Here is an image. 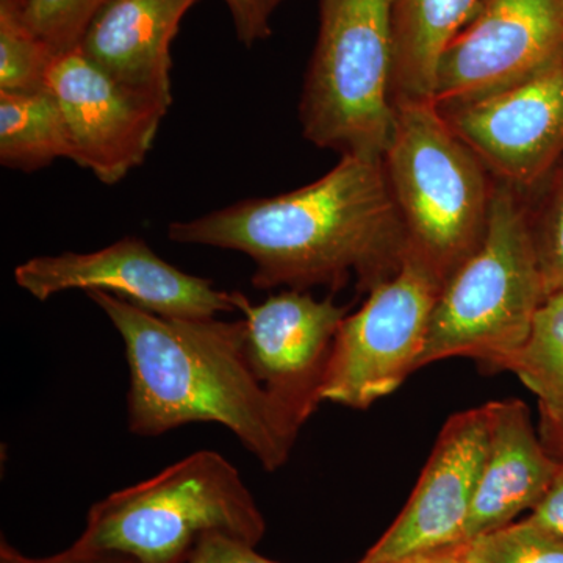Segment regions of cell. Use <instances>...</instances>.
Listing matches in <instances>:
<instances>
[{
  "label": "cell",
  "mask_w": 563,
  "mask_h": 563,
  "mask_svg": "<svg viewBox=\"0 0 563 563\" xmlns=\"http://www.w3.org/2000/svg\"><path fill=\"white\" fill-rule=\"evenodd\" d=\"M47 88L65 114L73 162L106 185L143 165L172 107L121 84L80 49L54 58Z\"/></svg>",
  "instance_id": "obj_10"
},
{
  "label": "cell",
  "mask_w": 563,
  "mask_h": 563,
  "mask_svg": "<svg viewBox=\"0 0 563 563\" xmlns=\"http://www.w3.org/2000/svg\"><path fill=\"white\" fill-rule=\"evenodd\" d=\"M265 532V517L239 470L202 450L92 504L74 543L139 563H188L211 536L257 547Z\"/></svg>",
  "instance_id": "obj_3"
},
{
  "label": "cell",
  "mask_w": 563,
  "mask_h": 563,
  "mask_svg": "<svg viewBox=\"0 0 563 563\" xmlns=\"http://www.w3.org/2000/svg\"><path fill=\"white\" fill-rule=\"evenodd\" d=\"M563 55V0H483L444 49L432 102L461 109L523 84Z\"/></svg>",
  "instance_id": "obj_8"
},
{
  "label": "cell",
  "mask_w": 563,
  "mask_h": 563,
  "mask_svg": "<svg viewBox=\"0 0 563 563\" xmlns=\"http://www.w3.org/2000/svg\"><path fill=\"white\" fill-rule=\"evenodd\" d=\"M55 57L25 22L24 0H0V91L44 90Z\"/></svg>",
  "instance_id": "obj_20"
},
{
  "label": "cell",
  "mask_w": 563,
  "mask_h": 563,
  "mask_svg": "<svg viewBox=\"0 0 563 563\" xmlns=\"http://www.w3.org/2000/svg\"><path fill=\"white\" fill-rule=\"evenodd\" d=\"M65 114L49 88L31 92L0 91V163L33 173L58 158L73 161Z\"/></svg>",
  "instance_id": "obj_17"
},
{
  "label": "cell",
  "mask_w": 563,
  "mask_h": 563,
  "mask_svg": "<svg viewBox=\"0 0 563 563\" xmlns=\"http://www.w3.org/2000/svg\"><path fill=\"white\" fill-rule=\"evenodd\" d=\"M462 548L472 563H563V539L529 517L481 533Z\"/></svg>",
  "instance_id": "obj_21"
},
{
  "label": "cell",
  "mask_w": 563,
  "mask_h": 563,
  "mask_svg": "<svg viewBox=\"0 0 563 563\" xmlns=\"http://www.w3.org/2000/svg\"><path fill=\"white\" fill-rule=\"evenodd\" d=\"M523 196L544 295L563 290V155Z\"/></svg>",
  "instance_id": "obj_19"
},
{
  "label": "cell",
  "mask_w": 563,
  "mask_h": 563,
  "mask_svg": "<svg viewBox=\"0 0 563 563\" xmlns=\"http://www.w3.org/2000/svg\"><path fill=\"white\" fill-rule=\"evenodd\" d=\"M224 3L231 13L236 38L244 46H252L272 36V22L263 16L258 0H224Z\"/></svg>",
  "instance_id": "obj_25"
},
{
  "label": "cell",
  "mask_w": 563,
  "mask_h": 563,
  "mask_svg": "<svg viewBox=\"0 0 563 563\" xmlns=\"http://www.w3.org/2000/svg\"><path fill=\"white\" fill-rule=\"evenodd\" d=\"M261 2V10L263 16H265L266 21L272 22V16L274 14V11L279 9L282 3L285 2V0H258Z\"/></svg>",
  "instance_id": "obj_29"
},
{
  "label": "cell",
  "mask_w": 563,
  "mask_h": 563,
  "mask_svg": "<svg viewBox=\"0 0 563 563\" xmlns=\"http://www.w3.org/2000/svg\"><path fill=\"white\" fill-rule=\"evenodd\" d=\"M539 433L551 457L563 463V418H540Z\"/></svg>",
  "instance_id": "obj_27"
},
{
  "label": "cell",
  "mask_w": 563,
  "mask_h": 563,
  "mask_svg": "<svg viewBox=\"0 0 563 563\" xmlns=\"http://www.w3.org/2000/svg\"><path fill=\"white\" fill-rule=\"evenodd\" d=\"M0 563H139L129 555L117 551L88 550V548L70 544L62 553L47 555V558H31L11 547L2 537L0 542Z\"/></svg>",
  "instance_id": "obj_23"
},
{
  "label": "cell",
  "mask_w": 563,
  "mask_h": 563,
  "mask_svg": "<svg viewBox=\"0 0 563 563\" xmlns=\"http://www.w3.org/2000/svg\"><path fill=\"white\" fill-rule=\"evenodd\" d=\"M488 406L490 442L474 493L465 542L514 523L526 510L532 512L550 490L561 466L533 429L525 402L504 399Z\"/></svg>",
  "instance_id": "obj_14"
},
{
  "label": "cell",
  "mask_w": 563,
  "mask_h": 563,
  "mask_svg": "<svg viewBox=\"0 0 563 563\" xmlns=\"http://www.w3.org/2000/svg\"><path fill=\"white\" fill-rule=\"evenodd\" d=\"M444 280L407 250L398 272L369 290L336 332L320 401L365 410L417 372Z\"/></svg>",
  "instance_id": "obj_7"
},
{
  "label": "cell",
  "mask_w": 563,
  "mask_h": 563,
  "mask_svg": "<svg viewBox=\"0 0 563 563\" xmlns=\"http://www.w3.org/2000/svg\"><path fill=\"white\" fill-rule=\"evenodd\" d=\"M87 296L124 343L129 431L151 439L190 422H218L266 472L287 463L302 422L252 372L243 320L168 318L110 292Z\"/></svg>",
  "instance_id": "obj_2"
},
{
  "label": "cell",
  "mask_w": 563,
  "mask_h": 563,
  "mask_svg": "<svg viewBox=\"0 0 563 563\" xmlns=\"http://www.w3.org/2000/svg\"><path fill=\"white\" fill-rule=\"evenodd\" d=\"M442 113L496 180L529 191L563 155V55L501 95Z\"/></svg>",
  "instance_id": "obj_12"
},
{
  "label": "cell",
  "mask_w": 563,
  "mask_h": 563,
  "mask_svg": "<svg viewBox=\"0 0 563 563\" xmlns=\"http://www.w3.org/2000/svg\"><path fill=\"white\" fill-rule=\"evenodd\" d=\"M385 172L407 250L444 280L484 242L496 179L432 101H399Z\"/></svg>",
  "instance_id": "obj_5"
},
{
  "label": "cell",
  "mask_w": 563,
  "mask_h": 563,
  "mask_svg": "<svg viewBox=\"0 0 563 563\" xmlns=\"http://www.w3.org/2000/svg\"><path fill=\"white\" fill-rule=\"evenodd\" d=\"M174 243L242 252L258 290L342 288L361 291L398 272L407 233L384 158L342 155L312 184L269 198H251L190 221L172 222Z\"/></svg>",
  "instance_id": "obj_1"
},
{
  "label": "cell",
  "mask_w": 563,
  "mask_h": 563,
  "mask_svg": "<svg viewBox=\"0 0 563 563\" xmlns=\"http://www.w3.org/2000/svg\"><path fill=\"white\" fill-rule=\"evenodd\" d=\"M462 544L443 548V550L431 551V553L413 555L398 563H472L463 553Z\"/></svg>",
  "instance_id": "obj_28"
},
{
  "label": "cell",
  "mask_w": 563,
  "mask_h": 563,
  "mask_svg": "<svg viewBox=\"0 0 563 563\" xmlns=\"http://www.w3.org/2000/svg\"><path fill=\"white\" fill-rule=\"evenodd\" d=\"M109 0H24L29 27L54 55L79 49L96 14Z\"/></svg>",
  "instance_id": "obj_22"
},
{
  "label": "cell",
  "mask_w": 563,
  "mask_h": 563,
  "mask_svg": "<svg viewBox=\"0 0 563 563\" xmlns=\"http://www.w3.org/2000/svg\"><path fill=\"white\" fill-rule=\"evenodd\" d=\"M390 0H320V31L299 102L303 139L384 158L395 131Z\"/></svg>",
  "instance_id": "obj_6"
},
{
  "label": "cell",
  "mask_w": 563,
  "mask_h": 563,
  "mask_svg": "<svg viewBox=\"0 0 563 563\" xmlns=\"http://www.w3.org/2000/svg\"><path fill=\"white\" fill-rule=\"evenodd\" d=\"M539 399L540 418H563V290L547 296L523 346L504 362Z\"/></svg>",
  "instance_id": "obj_18"
},
{
  "label": "cell",
  "mask_w": 563,
  "mask_h": 563,
  "mask_svg": "<svg viewBox=\"0 0 563 563\" xmlns=\"http://www.w3.org/2000/svg\"><path fill=\"white\" fill-rule=\"evenodd\" d=\"M544 295L523 196L496 180L484 242L444 282L418 369L468 357L493 372L523 346Z\"/></svg>",
  "instance_id": "obj_4"
},
{
  "label": "cell",
  "mask_w": 563,
  "mask_h": 563,
  "mask_svg": "<svg viewBox=\"0 0 563 563\" xmlns=\"http://www.w3.org/2000/svg\"><path fill=\"white\" fill-rule=\"evenodd\" d=\"M14 282L38 301L58 292L106 291L168 318L242 312L246 296L225 291L163 261L146 242L124 236L95 252L41 255L14 268Z\"/></svg>",
  "instance_id": "obj_9"
},
{
  "label": "cell",
  "mask_w": 563,
  "mask_h": 563,
  "mask_svg": "<svg viewBox=\"0 0 563 563\" xmlns=\"http://www.w3.org/2000/svg\"><path fill=\"white\" fill-rule=\"evenodd\" d=\"M244 354L258 383L306 422L320 404L333 340L347 307L307 291L284 290L244 302Z\"/></svg>",
  "instance_id": "obj_13"
},
{
  "label": "cell",
  "mask_w": 563,
  "mask_h": 563,
  "mask_svg": "<svg viewBox=\"0 0 563 563\" xmlns=\"http://www.w3.org/2000/svg\"><path fill=\"white\" fill-rule=\"evenodd\" d=\"M488 442V404L453 415L437 437L406 507L357 563H398L465 543Z\"/></svg>",
  "instance_id": "obj_11"
},
{
  "label": "cell",
  "mask_w": 563,
  "mask_h": 563,
  "mask_svg": "<svg viewBox=\"0 0 563 563\" xmlns=\"http://www.w3.org/2000/svg\"><path fill=\"white\" fill-rule=\"evenodd\" d=\"M188 563H279L257 553V547L229 537L211 536L199 544Z\"/></svg>",
  "instance_id": "obj_24"
},
{
  "label": "cell",
  "mask_w": 563,
  "mask_h": 563,
  "mask_svg": "<svg viewBox=\"0 0 563 563\" xmlns=\"http://www.w3.org/2000/svg\"><path fill=\"white\" fill-rule=\"evenodd\" d=\"M529 518L563 539V463L559 466L550 490L537 504Z\"/></svg>",
  "instance_id": "obj_26"
},
{
  "label": "cell",
  "mask_w": 563,
  "mask_h": 563,
  "mask_svg": "<svg viewBox=\"0 0 563 563\" xmlns=\"http://www.w3.org/2000/svg\"><path fill=\"white\" fill-rule=\"evenodd\" d=\"M483 0H390L391 101H432L444 49L476 16Z\"/></svg>",
  "instance_id": "obj_16"
},
{
  "label": "cell",
  "mask_w": 563,
  "mask_h": 563,
  "mask_svg": "<svg viewBox=\"0 0 563 563\" xmlns=\"http://www.w3.org/2000/svg\"><path fill=\"white\" fill-rule=\"evenodd\" d=\"M198 0H109L79 49L133 90L173 103L172 44Z\"/></svg>",
  "instance_id": "obj_15"
}]
</instances>
